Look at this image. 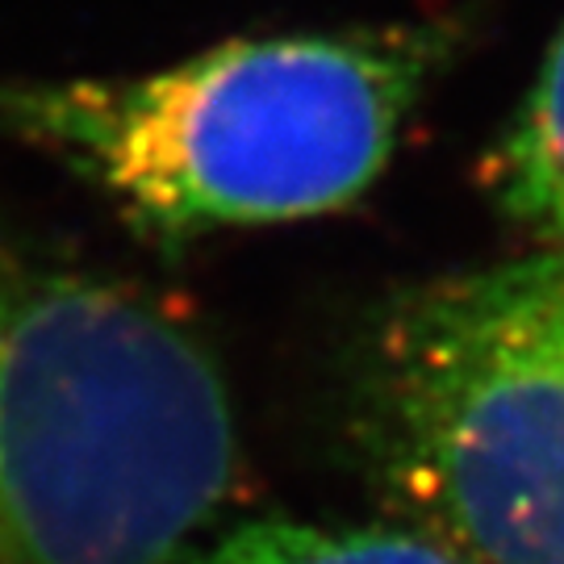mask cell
Here are the masks:
<instances>
[{
	"label": "cell",
	"instance_id": "obj_3",
	"mask_svg": "<svg viewBox=\"0 0 564 564\" xmlns=\"http://www.w3.org/2000/svg\"><path fill=\"white\" fill-rule=\"evenodd\" d=\"M351 431L405 523L473 564H564V247L405 289L364 330Z\"/></svg>",
	"mask_w": 564,
	"mask_h": 564
},
{
	"label": "cell",
	"instance_id": "obj_4",
	"mask_svg": "<svg viewBox=\"0 0 564 564\" xmlns=\"http://www.w3.org/2000/svg\"><path fill=\"white\" fill-rule=\"evenodd\" d=\"M489 202L535 247H564V30L523 109L481 163Z\"/></svg>",
	"mask_w": 564,
	"mask_h": 564
},
{
	"label": "cell",
	"instance_id": "obj_1",
	"mask_svg": "<svg viewBox=\"0 0 564 564\" xmlns=\"http://www.w3.org/2000/svg\"><path fill=\"white\" fill-rule=\"evenodd\" d=\"M447 21L239 39L134 80H0V134L101 188L139 235L335 214L377 184L452 59Z\"/></svg>",
	"mask_w": 564,
	"mask_h": 564
},
{
	"label": "cell",
	"instance_id": "obj_2",
	"mask_svg": "<svg viewBox=\"0 0 564 564\" xmlns=\"http://www.w3.org/2000/svg\"><path fill=\"white\" fill-rule=\"evenodd\" d=\"M235 473L209 347L0 235V564H176Z\"/></svg>",
	"mask_w": 564,
	"mask_h": 564
},
{
	"label": "cell",
	"instance_id": "obj_5",
	"mask_svg": "<svg viewBox=\"0 0 564 564\" xmlns=\"http://www.w3.org/2000/svg\"><path fill=\"white\" fill-rule=\"evenodd\" d=\"M176 564H473L419 527L256 519L202 540Z\"/></svg>",
	"mask_w": 564,
	"mask_h": 564
}]
</instances>
